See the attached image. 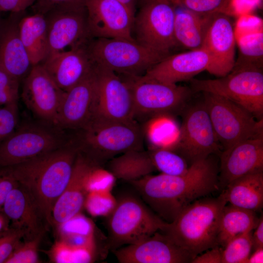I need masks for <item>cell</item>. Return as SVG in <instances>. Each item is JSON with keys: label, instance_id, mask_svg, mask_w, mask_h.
I'll return each instance as SVG.
<instances>
[{"label": "cell", "instance_id": "cell-1", "mask_svg": "<svg viewBox=\"0 0 263 263\" xmlns=\"http://www.w3.org/2000/svg\"><path fill=\"white\" fill-rule=\"evenodd\" d=\"M210 155L189 166L184 174H150L130 182L159 217L172 222L184 207L219 188V167Z\"/></svg>", "mask_w": 263, "mask_h": 263}, {"label": "cell", "instance_id": "cell-2", "mask_svg": "<svg viewBox=\"0 0 263 263\" xmlns=\"http://www.w3.org/2000/svg\"><path fill=\"white\" fill-rule=\"evenodd\" d=\"M79 151L77 144L72 143L4 168L30 193L48 225L54 205L70 180Z\"/></svg>", "mask_w": 263, "mask_h": 263}, {"label": "cell", "instance_id": "cell-3", "mask_svg": "<svg viewBox=\"0 0 263 263\" xmlns=\"http://www.w3.org/2000/svg\"><path fill=\"white\" fill-rule=\"evenodd\" d=\"M226 203L223 192L217 198L197 199L182 209L163 232L193 260L218 245L220 218Z\"/></svg>", "mask_w": 263, "mask_h": 263}, {"label": "cell", "instance_id": "cell-4", "mask_svg": "<svg viewBox=\"0 0 263 263\" xmlns=\"http://www.w3.org/2000/svg\"><path fill=\"white\" fill-rule=\"evenodd\" d=\"M81 131L79 151L101 167L132 150H143L144 132L136 120L111 122L92 120Z\"/></svg>", "mask_w": 263, "mask_h": 263}, {"label": "cell", "instance_id": "cell-5", "mask_svg": "<svg viewBox=\"0 0 263 263\" xmlns=\"http://www.w3.org/2000/svg\"><path fill=\"white\" fill-rule=\"evenodd\" d=\"M107 216L109 246L113 250L164 231L168 225L142 200L131 195L116 201Z\"/></svg>", "mask_w": 263, "mask_h": 263}, {"label": "cell", "instance_id": "cell-6", "mask_svg": "<svg viewBox=\"0 0 263 263\" xmlns=\"http://www.w3.org/2000/svg\"><path fill=\"white\" fill-rule=\"evenodd\" d=\"M94 38L87 44L94 64L121 75H142L167 56L139 44L136 40Z\"/></svg>", "mask_w": 263, "mask_h": 263}, {"label": "cell", "instance_id": "cell-7", "mask_svg": "<svg viewBox=\"0 0 263 263\" xmlns=\"http://www.w3.org/2000/svg\"><path fill=\"white\" fill-rule=\"evenodd\" d=\"M194 92H207L221 96L244 108L257 119H263L262 68H234L225 76L213 79L190 80Z\"/></svg>", "mask_w": 263, "mask_h": 263}, {"label": "cell", "instance_id": "cell-8", "mask_svg": "<svg viewBox=\"0 0 263 263\" xmlns=\"http://www.w3.org/2000/svg\"><path fill=\"white\" fill-rule=\"evenodd\" d=\"M121 76L132 93L136 121L183 111L193 92L190 88L157 81L143 75Z\"/></svg>", "mask_w": 263, "mask_h": 263}, {"label": "cell", "instance_id": "cell-9", "mask_svg": "<svg viewBox=\"0 0 263 263\" xmlns=\"http://www.w3.org/2000/svg\"><path fill=\"white\" fill-rule=\"evenodd\" d=\"M203 102L222 151L250 137L263 134V120L219 95L203 92Z\"/></svg>", "mask_w": 263, "mask_h": 263}, {"label": "cell", "instance_id": "cell-10", "mask_svg": "<svg viewBox=\"0 0 263 263\" xmlns=\"http://www.w3.org/2000/svg\"><path fill=\"white\" fill-rule=\"evenodd\" d=\"M183 111L182 123L176 139L164 147L180 155L189 166L210 155L220 156L222 148L203 101L187 106Z\"/></svg>", "mask_w": 263, "mask_h": 263}, {"label": "cell", "instance_id": "cell-11", "mask_svg": "<svg viewBox=\"0 0 263 263\" xmlns=\"http://www.w3.org/2000/svg\"><path fill=\"white\" fill-rule=\"evenodd\" d=\"M133 29L136 41L159 53L169 55L177 46L174 36L175 5L171 0H137Z\"/></svg>", "mask_w": 263, "mask_h": 263}, {"label": "cell", "instance_id": "cell-12", "mask_svg": "<svg viewBox=\"0 0 263 263\" xmlns=\"http://www.w3.org/2000/svg\"><path fill=\"white\" fill-rule=\"evenodd\" d=\"M56 133L38 125L19 129L0 143V169L27 161L63 145Z\"/></svg>", "mask_w": 263, "mask_h": 263}, {"label": "cell", "instance_id": "cell-13", "mask_svg": "<svg viewBox=\"0 0 263 263\" xmlns=\"http://www.w3.org/2000/svg\"><path fill=\"white\" fill-rule=\"evenodd\" d=\"M94 65L97 77V94L92 120L111 122L134 120L133 99L126 82L113 72Z\"/></svg>", "mask_w": 263, "mask_h": 263}, {"label": "cell", "instance_id": "cell-14", "mask_svg": "<svg viewBox=\"0 0 263 263\" xmlns=\"http://www.w3.org/2000/svg\"><path fill=\"white\" fill-rule=\"evenodd\" d=\"M87 22L93 38L131 40L135 14L118 0H85Z\"/></svg>", "mask_w": 263, "mask_h": 263}, {"label": "cell", "instance_id": "cell-15", "mask_svg": "<svg viewBox=\"0 0 263 263\" xmlns=\"http://www.w3.org/2000/svg\"><path fill=\"white\" fill-rule=\"evenodd\" d=\"M43 14L47 25L48 56L86 44L93 38L88 28L86 9H56Z\"/></svg>", "mask_w": 263, "mask_h": 263}, {"label": "cell", "instance_id": "cell-16", "mask_svg": "<svg viewBox=\"0 0 263 263\" xmlns=\"http://www.w3.org/2000/svg\"><path fill=\"white\" fill-rule=\"evenodd\" d=\"M97 94V77L94 69L86 77L64 92L56 125L72 130H80L94 117Z\"/></svg>", "mask_w": 263, "mask_h": 263}, {"label": "cell", "instance_id": "cell-17", "mask_svg": "<svg viewBox=\"0 0 263 263\" xmlns=\"http://www.w3.org/2000/svg\"><path fill=\"white\" fill-rule=\"evenodd\" d=\"M235 33L230 15L212 14L202 46L210 57L207 71L218 77L230 73L235 63Z\"/></svg>", "mask_w": 263, "mask_h": 263}, {"label": "cell", "instance_id": "cell-18", "mask_svg": "<svg viewBox=\"0 0 263 263\" xmlns=\"http://www.w3.org/2000/svg\"><path fill=\"white\" fill-rule=\"evenodd\" d=\"M40 64L34 65L24 78L22 99L37 117L56 125L64 94Z\"/></svg>", "mask_w": 263, "mask_h": 263}, {"label": "cell", "instance_id": "cell-19", "mask_svg": "<svg viewBox=\"0 0 263 263\" xmlns=\"http://www.w3.org/2000/svg\"><path fill=\"white\" fill-rule=\"evenodd\" d=\"M100 168L79 151L70 180L54 205L51 225L57 227L81 213L89 193L91 177Z\"/></svg>", "mask_w": 263, "mask_h": 263}, {"label": "cell", "instance_id": "cell-20", "mask_svg": "<svg viewBox=\"0 0 263 263\" xmlns=\"http://www.w3.org/2000/svg\"><path fill=\"white\" fill-rule=\"evenodd\" d=\"M113 253L120 263H187L192 260L162 231L137 243L116 249Z\"/></svg>", "mask_w": 263, "mask_h": 263}, {"label": "cell", "instance_id": "cell-21", "mask_svg": "<svg viewBox=\"0 0 263 263\" xmlns=\"http://www.w3.org/2000/svg\"><path fill=\"white\" fill-rule=\"evenodd\" d=\"M218 184L225 189L233 180L263 171V134L244 140L220 155Z\"/></svg>", "mask_w": 263, "mask_h": 263}, {"label": "cell", "instance_id": "cell-22", "mask_svg": "<svg viewBox=\"0 0 263 263\" xmlns=\"http://www.w3.org/2000/svg\"><path fill=\"white\" fill-rule=\"evenodd\" d=\"M88 43L67 51L50 55L40 64L64 92L81 81L94 69Z\"/></svg>", "mask_w": 263, "mask_h": 263}, {"label": "cell", "instance_id": "cell-23", "mask_svg": "<svg viewBox=\"0 0 263 263\" xmlns=\"http://www.w3.org/2000/svg\"><path fill=\"white\" fill-rule=\"evenodd\" d=\"M210 57L203 48L169 55L148 70L143 75L157 81L176 84L190 80L200 73L207 70Z\"/></svg>", "mask_w": 263, "mask_h": 263}, {"label": "cell", "instance_id": "cell-24", "mask_svg": "<svg viewBox=\"0 0 263 263\" xmlns=\"http://www.w3.org/2000/svg\"><path fill=\"white\" fill-rule=\"evenodd\" d=\"M0 210L9 219L10 226L22 230L26 239L44 233L48 225L30 193L18 183L7 195Z\"/></svg>", "mask_w": 263, "mask_h": 263}, {"label": "cell", "instance_id": "cell-25", "mask_svg": "<svg viewBox=\"0 0 263 263\" xmlns=\"http://www.w3.org/2000/svg\"><path fill=\"white\" fill-rule=\"evenodd\" d=\"M19 20L4 24L0 31V65L19 81L33 65L19 35Z\"/></svg>", "mask_w": 263, "mask_h": 263}, {"label": "cell", "instance_id": "cell-26", "mask_svg": "<svg viewBox=\"0 0 263 263\" xmlns=\"http://www.w3.org/2000/svg\"><path fill=\"white\" fill-rule=\"evenodd\" d=\"M20 38L33 66L41 64L49 54L47 25L45 15L40 13L19 19Z\"/></svg>", "mask_w": 263, "mask_h": 263}, {"label": "cell", "instance_id": "cell-27", "mask_svg": "<svg viewBox=\"0 0 263 263\" xmlns=\"http://www.w3.org/2000/svg\"><path fill=\"white\" fill-rule=\"evenodd\" d=\"M223 192L230 205L255 212L261 209L263 206V171L233 180Z\"/></svg>", "mask_w": 263, "mask_h": 263}, {"label": "cell", "instance_id": "cell-28", "mask_svg": "<svg viewBox=\"0 0 263 263\" xmlns=\"http://www.w3.org/2000/svg\"><path fill=\"white\" fill-rule=\"evenodd\" d=\"M211 15H200L175 5L174 36L177 45L189 50L201 48Z\"/></svg>", "mask_w": 263, "mask_h": 263}, {"label": "cell", "instance_id": "cell-29", "mask_svg": "<svg viewBox=\"0 0 263 263\" xmlns=\"http://www.w3.org/2000/svg\"><path fill=\"white\" fill-rule=\"evenodd\" d=\"M109 173L129 183L150 174L156 170L149 151L132 150L116 156L108 162Z\"/></svg>", "mask_w": 263, "mask_h": 263}, {"label": "cell", "instance_id": "cell-30", "mask_svg": "<svg viewBox=\"0 0 263 263\" xmlns=\"http://www.w3.org/2000/svg\"><path fill=\"white\" fill-rule=\"evenodd\" d=\"M258 221L255 211L225 205L220 218L218 245L223 248L230 240L252 231Z\"/></svg>", "mask_w": 263, "mask_h": 263}, {"label": "cell", "instance_id": "cell-31", "mask_svg": "<svg viewBox=\"0 0 263 263\" xmlns=\"http://www.w3.org/2000/svg\"><path fill=\"white\" fill-rule=\"evenodd\" d=\"M60 240L70 246L94 252V226L81 213L57 226Z\"/></svg>", "mask_w": 263, "mask_h": 263}, {"label": "cell", "instance_id": "cell-32", "mask_svg": "<svg viewBox=\"0 0 263 263\" xmlns=\"http://www.w3.org/2000/svg\"><path fill=\"white\" fill-rule=\"evenodd\" d=\"M239 55L234 68H262L263 33L257 31L241 37L238 41Z\"/></svg>", "mask_w": 263, "mask_h": 263}, {"label": "cell", "instance_id": "cell-33", "mask_svg": "<svg viewBox=\"0 0 263 263\" xmlns=\"http://www.w3.org/2000/svg\"><path fill=\"white\" fill-rule=\"evenodd\" d=\"M149 152L156 170L161 173L181 175L185 173L189 167L183 157L168 148H157Z\"/></svg>", "mask_w": 263, "mask_h": 263}, {"label": "cell", "instance_id": "cell-34", "mask_svg": "<svg viewBox=\"0 0 263 263\" xmlns=\"http://www.w3.org/2000/svg\"><path fill=\"white\" fill-rule=\"evenodd\" d=\"M252 247V231L230 240L223 248L222 263H247Z\"/></svg>", "mask_w": 263, "mask_h": 263}, {"label": "cell", "instance_id": "cell-35", "mask_svg": "<svg viewBox=\"0 0 263 263\" xmlns=\"http://www.w3.org/2000/svg\"><path fill=\"white\" fill-rule=\"evenodd\" d=\"M175 5L183 7L202 16L217 13H231V0H171Z\"/></svg>", "mask_w": 263, "mask_h": 263}, {"label": "cell", "instance_id": "cell-36", "mask_svg": "<svg viewBox=\"0 0 263 263\" xmlns=\"http://www.w3.org/2000/svg\"><path fill=\"white\" fill-rule=\"evenodd\" d=\"M93 253L72 247L59 240L54 245L51 255L56 263H87L92 260Z\"/></svg>", "mask_w": 263, "mask_h": 263}, {"label": "cell", "instance_id": "cell-37", "mask_svg": "<svg viewBox=\"0 0 263 263\" xmlns=\"http://www.w3.org/2000/svg\"><path fill=\"white\" fill-rule=\"evenodd\" d=\"M44 233L33 238L21 241L15 248L5 263H38V249Z\"/></svg>", "mask_w": 263, "mask_h": 263}, {"label": "cell", "instance_id": "cell-38", "mask_svg": "<svg viewBox=\"0 0 263 263\" xmlns=\"http://www.w3.org/2000/svg\"><path fill=\"white\" fill-rule=\"evenodd\" d=\"M18 120V102L0 106V143L15 131Z\"/></svg>", "mask_w": 263, "mask_h": 263}, {"label": "cell", "instance_id": "cell-39", "mask_svg": "<svg viewBox=\"0 0 263 263\" xmlns=\"http://www.w3.org/2000/svg\"><path fill=\"white\" fill-rule=\"evenodd\" d=\"M25 237L24 232L18 228L10 227L0 233V263H5L13 251Z\"/></svg>", "mask_w": 263, "mask_h": 263}, {"label": "cell", "instance_id": "cell-40", "mask_svg": "<svg viewBox=\"0 0 263 263\" xmlns=\"http://www.w3.org/2000/svg\"><path fill=\"white\" fill-rule=\"evenodd\" d=\"M38 10L36 13L44 14L56 9H85V0H37Z\"/></svg>", "mask_w": 263, "mask_h": 263}, {"label": "cell", "instance_id": "cell-41", "mask_svg": "<svg viewBox=\"0 0 263 263\" xmlns=\"http://www.w3.org/2000/svg\"><path fill=\"white\" fill-rule=\"evenodd\" d=\"M17 184L6 168L0 169V210L7 195Z\"/></svg>", "mask_w": 263, "mask_h": 263}, {"label": "cell", "instance_id": "cell-42", "mask_svg": "<svg viewBox=\"0 0 263 263\" xmlns=\"http://www.w3.org/2000/svg\"><path fill=\"white\" fill-rule=\"evenodd\" d=\"M37 0H0V12L19 13L32 5Z\"/></svg>", "mask_w": 263, "mask_h": 263}, {"label": "cell", "instance_id": "cell-43", "mask_svg": "<svg viewBox=\"0 0 263 263\" xmlns=\"http://www.w3.org/2000/svg\"><path fill=\"white\" fill-rule=\"evenodd\" d=\"M222 249L221 246H215L206 250L205 253L197 255L191 261V263H222Z\"/></svg>", "mask_w": 263, "mask_h": 263}, {"label": "cell", "instance_id": "cell-44", "mask_svg": "<svg viewBox=\"0 0 263 263\" xmlns=\"http://www.w3.org/2000/svg\"><path fill=\"white\" fill-rule=\"evenodd\" d=\"M19 81L0 65V91L19 90Z\"/></svg>", "mask_w": 263, "mask_h": 263}, {"label": "cell", "instance_id": "cell-45", "mask_svg": "<svg viewBox=\"0 0 263 263\" xmlns=\"http://www.w3.org/2000/svg\"><path fill=\"white\" fill-rule=\"evenodd\" d=\"M255 230L252 234L253 247L255 249L263 247V216L259 219Z\"/></svg>", "mask_w": 263, "mask_h": 263}, {"label": "cell", "instance_id": "cell-46", "mask_svg": "<svg viewBox=\"0 0 263 263\" xmlns=\"http://www.w3.org/2000/svg\"><path fill=\"white\" fill-rule=\"evenodd\" d=\"M19 90L0 91V106L14 102H18Z\"/></svg>", "mask_w": 263, "mask_h": 263}, {"label": "cell", "instance_id": "cell-47", "mask_svg": "<svg viewBox=\"0 0 263 263\" xmlns=\"http://www.w3.org/2000/svg\"><path fill=\"white\" fill-rule=\"evenodd\" d=\"M263 263V247H259L254 249L253 253L250 255L247 263Z\"/></svg>", "mask_w": 263, "mask_h": 263}, {"label": "cell", "instance_id": "cell-48", "mask_svg": "<svg viewBox=\"0 0 263 263\" xmlns=\"http://www.w3.org/2000/svg\"><path fill=\"white\" fill-rule=\"evenodd\" d=\"M10 223L8 218L0 210V233L10 227Z\"/></svg>", "mask_w": 263, "mask_h": 263}, {"label": "cell", "instance_id": "cell-49", "mask_svg": "<svg viewBox=\"0 0 263 263\" xmlns=\"http://www.w3.org/2000/svg\"><path fill=\"white\" fill-rule=\"evenodd\" d=\"M125 4L134 14L135 15L137 0H118Z\"/></svg>", "mask_w": 263, "mask_h": 263}, {"label": "cell", "instance_id": "cell-50", "mask_svg": "<svg viewBox=\"0 0 263 263\" xmlns=\"http://www.w3.org/2000/svg\"><path fill=\"white\" fill-rule=\"evenodd\" d=\"M3 25H4V24L2 23V22H1V19H0V31L1 29H2Z\"/></svg>", "mask_w": 263, "mask_h": 263}]
</instances>
